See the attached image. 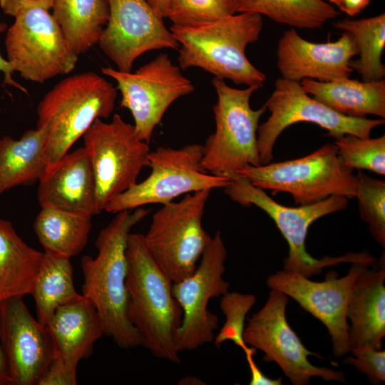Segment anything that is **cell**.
<instances>
[{"label":"cell","instance_id":"obj_1","mask_svg":"<svg viewBox=\"0 0 385 385\" xmlns=\"http://www.w3.org/2000/svg\"><path fill=\"white\" fill-rule=\"evenodd\" d=\"M148 213L142 207L116 213L98 233L96 257L81 258L82 294L96 307L104 334L122 349L141 346V339L128 317L126 247L131 228Z\"/></svg>","mask_w":385,"mask_h":385},{"label":"cell","instance_id":"obj_2","mask_svg":"<svg viewBox=\"0 0 385 385\" xmlns=\"http://www.w3.org/2000/svg\"><path fill=\"white\" fill-rule=\"evenodd\" d=\"M128 317L152 355L175 364L180 359L177 337L183 309L173 282L148 250L143 234L128 235L126 247Z\"/></svg>","mask_w":385,"mask_h":385},{"label":"cell","instance_id":"obj_3","mask_svg":"<svg viewBox=\"0 0 385 385\" xmlns=\"http://www.w3.org/2000/svg\"><path fill=\"white\" fill-rule=\"evenodd\" d=\"M262 26V16L248 12L197 25L173 24L170 30L179 43V67H198L238 85L262 87L267 77L245 52L259 39Z\"/></svg>","mask_w":385,"mask_h":385},{"label":"cell","instance_id":"obj_4","mask_svg":"<svg viewBox=\"0 0 385 385\" xmlns=\"http://www.w3.org/2000/svg\"><path fill=\"white\" fill-rule=\"evenodd\" d=\"M116 97V88L91 71L63 78L44 95L36 128L46 133V169L67 154L97 119L110 116Z\"/></svg>","mask_w":385,"mask_h":385},{"label":"cell","instance_id":"obj_5","mask_svg":"<svg viewBox=\"0 0 385 385\" xmlns=\"http://www.w3.org/2000/svg\"><path fill=\"white\" fill-rule=\"evenodd\" d=\"M225 193L232 200L245 207H258L273 220L289 246L283 270L297 272L309 278L320 274L324 267L341 262L361 263L369 266L375 262L376 258L367 250L356 253L349 252L337 257L317 259L306 250L305 241L310 225L324 216L345 210L349 199L344 196L332 195L312 204L288 207L277 202L263 189L242 176L230 179L225 188Z\"/></svg>","mask_w":385,"mask_h":385},{"label":"cell","instance_id":"obj_6","mask_svg":"<svg viewBox=\"0 0 385 385\" xmlns=\"http://www.w3.org/2000/svg\"><path fill=\"white\" fill-rule=\"evenodd\" d=\"M212 83L217 96L213 107L215 130L202 145L201 165L210 174L232 179L249 165H262L257 129L267 108L255 110L250 106L259 86L239 89L215 77Z\"/></svg>","mask_w":385,"mask_h":385},{"label":"cell","instance_id":"obj_7","mask_svg":"<svg viewBox=\"0 0 385 385\" xmlns=\"http://www.w3.org/2000/svg\"><path fill=\"white\" fill-rule=\"evenodd\" d=\"M238 176L263 190L289 193L298 205L317 202L332 195L351 199L355 195L354 175L343 164L334 143L325 144L299 158L249 165Z\"/></svg>","mask_w":385,"mask_h":385},{"label":"cell","instance_id":"obj_8","mask_svg":"<svg viewBox=\"0 0 385 385\" xmlns=\"http://www.w3.org/2000/svg\"><path fill=\"white\" fill-rule=\"evenodd\" d=\"M210 191H196L163 205L143 235L150 255L173 282L194 272L211 241L202 224Z\"/></svg>","mask_w":385,"mask_h":385},{"label":"cell","instance_id":"obj_9","mask_svg":"<svg viewBox=\"0 0 385 385\" xmlns=\"http://www.w3.org/2000/svg\"><path fill=\"white\" fill-rule=\"evenodd\" d=\"M202 153L200 144L150 150L149 175L109 201L103 210L116 214L150 204L165 205L196 191L225 188L230 179L207 172L201 165Z\"/></svg>","mask_w":385,"mask_h":385},{"label":"cell","instance_id":"obj_10","mask_svg":"<svg viewBox=\"0 0 385 385\" xmlns=\"http://www.w3.org/2000/svg\"><path fill=\"white\" fill-rule=\"evenodd\" d=\"M14 18L5 46L14 72L25 80L43 83L74 69L78 56L48 9L26 8Z\"/></svg>","mask_w":385,"mask_h":385},{"label":"cell","instance_id":"obj_11","mask_svg":"<svg viewBox=\"0 0 385 385\" xmlns=\"http://www.w3.org/2000/svg\"><path fill=\"white\" fill-rule=\"evenodd\" d=\"M96 183L99 210L138 181L148 165L149 143L141 140L133 124L115 114L106 123L97 119L83 135Z\"/></svg>","mask_w":385,"mask_h":385},{"label":"cell","instance_id":"obj_12","mask_svg":"<svg viewBox=\"0 0 385 385\" xmlns=\"http://www.w3.org/2000/svg\"><path fill=\"white\" fill-rule=\"evenodd\" d=\"M265 106L270 112L268 119L257 129V148L261 164L271 163L276 140L287 127L299 122L316 124L337 139L350 134L370 137L372 130L384 124V118L369 119L344 115L316 100L304 91L299 82L282 77Z\"/></svg>","mask_w":385,"mask_h":385},{"label":"cell","instance_id":"obj_13","mask_svg":"<svg viewBox=\"0 0 385 385\" xmlns=\"http://www.w3.org/2000/svg\"><path fill=\"white\" fill-rule=\"evenodd\" d=\"M288 301L283 292L270 290L264 306L247 319L243 334L246 344L261 350L264 361L275 362L294 385L309 384L313 377L345 382L342 371L309 361V356H320L307 349L289 324Z\"/></svg>","mask_w":385,"mask_h":385},{"label":"cell","instance_id":"obj_14","mask_svg":"<svg viewBox=\"0 0 385 385\" xmlns=\"http://www.w3.org/2000/svg\"><path fill=\"white\" fill-rule=\"evenodd\" d=\"M180 69L163 53L135 72L101 68L103 74L116 82L120 106L130 111L136 133L148 143L172 103L194 91Z\"/></svg>","mask_w":385,"mask_h":385},{"label":"cell","instance_id":"obj_15","mask_svg":"<svg viewBox=\"0 0 385 385\" xmlns=\"http://www.w3.org/2000/svg\"><path fill=\"white\" fill-rule=\"evenodd\" d=\"M227 250L217 230L204 251L194 272L173 283V293L183 309V319L177 337L179 351H192L213 342L218 317L208 310L212 298L229 291L224 278Z\"/></svg>","mask_w":385,"mask_h":385},{"label":"cell","instance_id":"obj_16","mask_svg":"<svg viewBox=\"0 0 385 385\" xmlns=\"http://www.w3.org/2000/svg\"><path fill=\"white\" fill-rule=\"evenodd\" d=\"M107 23L98 43L118 70L130 72L144 53L161 48L178 49L179 43L146 0H106Z\"/></svg>","mask_w":385,"mask_h":385},{"label":"cell","instance_id":"obj_17","mask_svg":"<svg viewBox=\"0 0 385 385\" xmlns=\"http://www.w3.org/2000/svg\"><path fill=\"white\" fill-rule=\"evenodd\" d=\"M369 266L353 263L347 274L322 282L311 280L299 272L279 270L268 276L267 286L295 300L326 327L332 353L342 357L350 353L349 324L346 316L348 297L356 277Z\"/></svg>","mask_w":385,"mask_h":385},{"label":"cell","instance_id":"obj_18","mask_svg":"<svg viewBox=\"0 0 385 385\" xmlns=\"http://www.w3.org/2000/svg\"><path fill=\"white\" fill-rule=\"evenodd\" d=\"M17 296L1 302L0 342L11 385H35L48 368L53 344L46 326Z\"/></svg>","mask_w":385,"mask_h":385},{"label":"cell","instance_id":"obj_19","mask_svg":"<svg viewBox=\"0 0 385 385\" xmlns=\"http://www.w3.org/2000/svg\"><path fill=\"white\" fill-rule=\"evenodd\" d=\"M357 54L356 45L348 32L343 31L335 41L314 43L291 28L279 39L277 66L282 77L290 81H330L349 77L353 72L350 62Z\"/></svg>","mask_w":385,"mask_h":385},{"label":"cell","instance_id":"obj_20","mask_svg":"<svg viewBox=\"0 0 385 385\" xmlns=\"http://www.w3.org/2000/svg\"><path fill=\"white\" fill-rule=\"evenodd\" d=\"M41 207H53L93 217L101 213L88 153L81 147L68 153L39 179Z\"/></svg>","mask_w":385,"mask_h":385},{"label":"cell","instance_id":"obj_21","mask_svg":"<svg viewBox=\"0 0 385 385\" xmlns=\"http://www.w3.org/2000/svg\"><path fill=\"white\" fill-rule=\"evenodd\" d=\"M46 328L53 344V356L70 369L77 371L79 361L93 352L104 327L92 302L84 296L58 307Z\"/></svg>","mask_w":385,"mask_h":385},{"label":"cell","instance_id":"obj_22","mask_svg":"<svg viewBox=\"0 0 385 385\" xmlns=\"http://www.w3.org/2000/svg\"><path fill=\"white\" fill-rule=\"evenodd\" d=\"M385 267H366L355 279L349 292L346 316L350 350L370 346L382 349L385 337Z\"/></svg>","mask_w":385,"mask_h":385},{"label":"cell","instance_id":"obj_23","mask_svg":"<svg viewBox=\"0 0 385 385\" xmlns=\"http://www.w3.org/2000/svg\"><path fill=\"white\" fill-rule=\"evenodd\" d=\"M300 84L308 94L344 115L385 118V81H359L349 77L330 81L303 79Z\"/></svg>","mask_w":385,"mask_h":385},{"label":"cell","instance_id":"obj_24","mask_svg":"<svg viewBox=\"0 0 385 385\" xmlns=\"http://www.w3.org/2000/svg\"><path fill=\"white\" fill-rule=\"evenodd\" d=\"M44 257V252L30 247L12 223L0 219V303L31 294Z\"/></svg>","mask_w":385,"mask_h":385},{"label":"cell","instance_id":"obj_25","mask_svg":"<svg viewBox=\"0 0 385 385\" xmlns=\"http://www.w3.org/2000/svg\"><path fill=\"white\" fill-rule=\"evenodd\" d=\"M45 140V130L38 128L27 130L19 139L0 138V196L39 180L46 169Z\"/></svg>","mask_w":385,"mask_h":385},{"label":"cell","instance_id":"obj_26","mask_svg":"<svg viewBox=\"0 0 385 385\" xmlns=\"http://www.w3.org/2000/svg\"><path fill=\"white\" fill-rule=\"evenodd\" d=\"M51 9L78 56L98 43L109 15L106 0H53Z\"/></svg>","mask_w":385,"mask_h":385},{"label":"cell","instance_id":"obj_27","mask_svg":"<svg viewBox=\"0 0 385 385\" xmlns=\"http://www.w3.org/2000/svg\"><path fill=\"white\" fill-rule=\"evenodd\" d=\"M92 217L53 207H41L34 223L35 234L44 249L71 258L86 247Z\"/></svg>","mask_w":385,"mask_h":385},{"label":"cell","instance_id":"obj_28","mask_svg":"<svg viewBox=\"0 0 385 385\" xmlns=\"http://www.w3.org/2000/svg\"><path fill=\"white\" fill-rule=\"evenodd\" d=\"M31 294L35 301L36 319L43 326L58 307L81 299L83 295L74 287L70 258L44 252Z\"/></svg>","mask_w":385,"mask_h":385},{"label":"cell","instance_id":"obj_29","mask_svg":"<svg viewBox=\"0 0 385 385\" xmlns=\"http://www.w3.org/2000/svg\"><path fill=\"white\" fill-rule=\"evenodd\" d=\"M334 26L352 36L359 58L350 62L364 81L383 79L385 66L381 56L385 48V14L361 19H344L334 23Z\"/></svg>","mask_w":385,"mask_h":385},{"label":"cell","instance_id":"obj_30","mask_svg":"<svg viewBox=\"0 0 385 385\" xmlns=\"http://www.w3.org/2000/svg\"><path fill=\"white\" fill-rule=\"evenodd\" d=\"M237 13L265 15L277 23L299 29H318L339 14L323 0H239Z\"/></svg>","mask_w":385,"mask_h":385},{"label":"cell","instance_id":"obj_31","mask_svg":"<svg viewBox=\"0 0 385 385\" xmlns=\"http://www.w3.org/2000/svg\"><path fill=\"white\" fill-rule=\"evenodd\" d=\"M355 178V195L360 217L369 225L371 235L385 247V182L361 170Z\"/></svg>","mask_w":385,"mask_h":385},{"label":"cell","instance_id":"obj_32","mask_svg":"<svg viewBox=\"0 0 385 385\" xmlns=\"http://www.w3.org/2000/svg\"><path fill=\"white\" fill-rule=\"evenodd\" d=\"M334 144L343 164L351 170H366L385 175V135L371 138L346 134Z\"/></svg>","mask_w":385,"mask_h":385},{"label":"cell","instance_id":"obj_33","mask_svg":"<svg viewBox=\"0 0 385 385\" xmlns=\"http://www.w3.org/2000/svg\"><path fill=\"white\" fill-rule=\"evenodd\" d=\"M239 0H170L166 17L174 25L192 26L237 13Z\"/></svg>","mask_w":385,"mask_h":385},{"label":"cell","instance_id":"obj_34","mask_svg":"<svg viewBox=\"0 0 385 385\" xmlns=\"http://www.w3.org/2000/svg\"><path fill=\"white\" fill-rule=\"evenodd\" d=\"M255 303L256 297L251 294L228 291L221 296L220 307L225 317V322L212 342L217 349L225 342L231 341L244 353L250 349L243 334L247 314Z\"/></svg>","mask_w":385,"mask_h":385},{"label":"cell","instance_id":"obj_35","mask_svg":"<svg viewBox=\"0 0 385 385\" xmlns=\"http://www.w3.org/2000/svg\"><path fill=\"white\" fill-rule=\"evenodd\" d=\"M353 356L346 357L343 362L355 367L366 376L372 384L385 381V351L370 346L351 349Z\"/></svg>","mask_w":385,"mask_h":385},{"label":"cell","instance_id":"obj_36","mask_svg":"<svg viewBox=\"0 0 385 385\" xmlns=\"http://www.w3.org/2000/svg\"><path fill=\"white\" fill-rule=\"evenodd\" d=\"M77 371L68 369L58 360L52 359L37 385H76Z\"/></svg>","mask_w":385,"mask_h":385},{"label":"cell","instance_id":"obj_37","mask_svg":"<svg viewBox=\"0 0 385 385\" xmlns=\"http://www.w3.org/2000/svg\"><path fill=\"white\" fill-rule=\"evenodd\" d=\"M53 0H0V8L4 14L14 16L26 8L39 7L51 9Z\"/></svg>","mask_w":385,"mask_h":385},{"label":"cell","instance_id":"obj_38","mask_svg":"<svg viewBox=\"0 0 385 385\" xmlns=\"http://www.w3.org/2000/svg\"><path fill=\"white\" fill-rule=\"evenodd\" d=\"M257 349L254 347L245 353L247 362L250 371V385H281L282 378L272 379L263 374L261 369L258 367L254 359V356L256 354Z\"/></svg>","mask_w":385,"mask_h":385},{"label":"cell","instance_id":"obj_39","mask_svg":"<svg viewBox=\"0 0 385 385\" xmlns=\"http://www.w3.org/2000/svg\"><path fill=\"white\" fill-rule=\"evenodd\" d=\"M8 29L7 24L0 22V34L6 31ZM0 72L4 74V83L8 86H13L21 91L27 93V90L20 83L13 79L12 73H14V68L11 63L4 58L0 53Z\"/></svg>","mask_w":385,"mask_h":385},{"label":"cell","instance_id":"obj_40","mask_svg":"<svg viewBox=\"0 0 385 385\" xmlns=\"http://www.w3.org/2000/svg\"><path fill=\"white\" fill-rule=\"evenodd\" d=\"M371 0H342L339 9L350 16L361 12Z\"/></svg>","mask_w":385,"mask_h":385},{"label":"cell","instance_id":"obj_41","mask_svg":"<svg viewBox=\"0 0 385 385\" xmlns=\"http://www.w3.org/2000/svg\"><path fill=\"white\" fill-rule=\"evenodd\" d=\"M1 309V303H0ZM0 385H11L6 359L0 342Z\"/></svg>","mask_w":385,"mask_h":385},{"label":"cell","instance_id":"obj_42","mask_svg":"<svg viewBox=\"0 0 385 385\" xmlns=\"http://www.w3.org/2000/svg\"><path fill=\"white\" fill-rule=\"evenodd\" d=\"M155 12L160 17L165 18L170 0H146Z\"/></svg>","mask_w":385,"mask_h":385},{"label":"cell","instance_id":"obj_43","mask_svg":"<svg viewBox=\"0 0 385 385\" xmlns=\"http://www.w3.org/2000/svg\"><path fill=\"white\" fill-rule=\"evenodd\" d=\"M330 2L334 4L335 5H337V6H339L342 0H329Z\"/></svg>","mask_w":385,"mask_h":385}]
</instances>
